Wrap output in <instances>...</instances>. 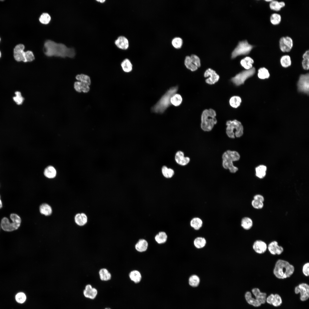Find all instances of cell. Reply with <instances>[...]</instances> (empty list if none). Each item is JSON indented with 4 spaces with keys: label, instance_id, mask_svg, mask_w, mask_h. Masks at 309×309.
<instances>
[{
    "label": "cell",
    "instance_id": "obj_8",
    "mask_svg": "<svg viewBox=\"0 0 309 309\" xmlns=\"http://www.w3.org/2000/svg\"><path fill=\"white\" fill-rule=\"evenodd\" d=\"M253 47L247 41L244 40L239 41L231 54V57L234 58L237 56L249 54Z\"/></svg>",
    "mask_w": 309,
    "mask_h": 309
},
{
    "label": "cell",
    "instance_id": "obj_64",
    "mask_svg": "<svg viewBox=\"0 0 309 309\" xmlns=\"http://www.w3.org/2000/svg\"><path fill=\"white\" fill-rule=\"evenodd\" d=\"M0 40H1V39H0Z\"/></svg>",
    "mask_w": 309,
    "mask_h": 309
},
{
    "label": "cell",
    "instance_id": "obj_57",
    "mask_svg": "<svg viewBox=\"0 0 309 309\" xmlns=\"http://www.w3.org/2000/svg\"><path fill=\"white\" fill-rule=\"evenodd\" d=\"M274 295L271 294L269 295L266 299L267 302L270 304H272V299L274 297Z\"/></svg>",
    "mask_w": 309,
    "mask_h": 309
},
{
    "label": "cell",
    "instance_id": "obj_7",
    "mask_svg": "<svg viewBox=\"0 0 309 309\" xmlns=\"http://www.w3.org/2000/svg\"><path fill=\"white\" fill-rule=\"evenodd\" d=\"M10 218L12 222L10 223L9 219L6 217L3 218L1 222V226L3 230L7 231H11L17 229L19 227L21 219L17 215L12 213L10 215Z\"/></svg>",
    "mask_w": 309,
    "mask_h": 309
},
{
    "label": "cell",
    "instance_id": "obj_36",
    "mask_svg": "<svg viewBox=\"0 0 309 309\" xmlns=\"http://www.w3.org/2000/svg\"><path fill=\"white\" fill-rule=\"evenodd\" d=\"M193 243L196 248L201 249L205 246L206 244V241L203 237H198L194 240Z\"/></svg>",
    "mask_w": 309,
    "mask_h": 309
},
{
    "label": "cell",
    "instance_id": "obj_4",
    "mask_svg": "<svg viewBox=\"0 0 309 309\" xmlns=\"http://www.w3.org/2000/svg\"><path fill=\"white\" fill-rule=\"evenodd\" d=\"M216 113L212 109L204 110L201 115V127L204 131H209L212 129L217 122L215 118Z\"/></svg>",
    "mask_w": 309,
    "mask_h": 309
},
{
    "label": "cell",
    "instance_id": "obj_54",
    "mask_svg": "<svg viewBox=\"0 0 309 309\" xmlns=\"http://www.w3.org/2000/svg\"><path fill=\"white\" fill-rule=\"evenodd\" d=\"M302 272L306 276L309 275V263H305L303 266L302 269Z\"/></svg>",
    "mask_w": 309,
    "mask_h": 309
},
{
    "label": "cell",
    "instance_id": "obj_5",
    "mask_svg": "<svg viewBox=\"0 0 309 309\" xmlns=\"http://www.w3.org/2000/svg\"><path fill=\"white\" fill-rule=\"evenodd\" d=\"M240 158V155L237 152L227 150L222 155L223 167L225 169H229L231 173H236L238 168L233 165V162L239 160Z\"/></svg>",
    "mask_w": 309,
    "mask_h": 309
},
{
    "label": "cell",
    "instance_id": "obj_33",
    "mask_svg": "<svg viewBox=\"0 0 309 309\" xmlns=\"http://www.w3.org/2000/svg\"><path fill=\"white\" fill-rule=\"evenodd\" d=\"M100 278L103 281H108L111 279V275L106 269L102 268L100 270L99 272Z\"/></svg>",
    "mask_w": 309,
    "mask_h": 309
},
{
    "label": "cell",
    "instance_id": "obj_17",
    "mask_svg": "<svg viewBox=\"0 0 309 309\" xmlns=\"http://www.w3.org/2000/svg\"><path fill=\"white\" fill-rule=\"evenodd\" d=\"M98 294L97 289L92 287L90 284L87 285L85 289L83 291V294L86 298L91 299H94L96 296Z\"/></svg>",
    "mask_w": 309,
    "mask_h": 309
},
{
    "label": "cell",
    "instance_id": "obj_12",
    "mask_svg": "<svg viewBox=\"0 0 309 309\" xmlns=\"http://www.w3.org/2000/svg\"><path fill=\"white\" fill-rule=\"evenodd\" d=\"M296 294L300 293V299L302 301L307 300L309 297V286L307 284L302 283L295 287Z\"/></svg>",
    "mask_w": 309,
    "mask_h": 309
},
{
    "label": "cell",
    "instance_id": "obj_13",
    "mask_svg": "<svg viewBox=\"0 0 309 309\" xmlns=\"http://www.w3.org/2000/svg\"><path fill=\"white\" fill-rule=\"evenodd\" d=\"M25 46L22 44L17 45L13 50V56L17 62H25Z\"/></svg>",
    "mask_w": 309,
    "mask_h": 309
},
{
    "label": "cell",
    "instance_id": "obj_56",
    "mask_svg": "<svg viewBox=\"0 0 309 309\" xmlns=\"http://www.w3.org/2000/svg\"><path fill=\"white\" fill-rule=\"evenodd\" d=\"M253 199L263 202L264 200V197L261 195L257 194L253 197Z\"/></svg>",
    "mask_w": 309,
    "mask_h": 309
},
{
    "label": "cell",
    "instance_id": "obj_43",
    "mask_svg": "<svg viewBox=\"0 0 309 309\" xmlns=\"http://www.w3.org/2000/svg\"><path fill=\"white\" fill-rule=\"evenodd\" d=\"M281 15L276 13L272 14L270 18V22L274 25H277L279 24L281 21Z\"/></svg>",
    "mask_w": 309,
    "mask_h": 309
},
{
    "label": "cell",
    "instance_id": "obj_53",
    "mask_svg": "<svg viewBox=\"0 0 309 309\" xmlns=\"http://www.w3.org/2000/svg\"><path fill=\"white\" fill-rule=\"evenodd\" d=\"M251 204L253 207L257 209H262L264 205L263 202L254 199L252 200Z\"/></svg>",
    "mask_w": 309,
    "mask_h": 309
},
{
    "label": "cell",
    "instance_id": "obj_40",
    "mask_svg": "<svg viewBox=\"0 0 309 309\" xmlns=\"http://www.w3.org/2000/svg\"><path fill=\"white\" fill-rule=\"evenodd\" d=\"M258 76L260 79H264L268 78L270 74L268 70L266 68L262 67L258 70Z\"/></svg>",
    "mask_w": 309,
    "mask_h": 309
},
{
    "label": "cell",
    "instance_id": "obj_45",
    "mask_svg": "<svg viewBox=\"0 0 309 309\" xmlns=\"http://www.w3.org/2000/svg\"><path fill=\"white\" fill-rule=\"evenodd\" d=\"M189 284L193 287H197L198 286L200 282L199 277L197 275H193L191 276L189 280Z\"/></svg>",
    "mask_w": 309,
    "mask_h": 309
},
{
    "label": "cell",
    "instance_id": "obj_21",
    "mask_svg": "<svg viewBox=\"0 0 309 309\" xmlns=\"http://www.w3.org/2000/svg\"><path fill=\"white\" fill-rule=\"evenodd\" d=\"M252 292L255 296L256 299L261 304L265 303L266 296V293L260 292V290L258 288H253L252 290Z\"/></svg>",
    "mask_w": 309,
    "mask_h": 309
},
{
    "label": "cell",
    "instance_id": "obj_55",
    "mask_svg": "<svg viewBox=\"0 0 309 309\" xmlns=\"http://www.w3.org/2000/svg\"><path fill=\"white\" fill-rule=\"evenodd\" d=\"M302 66L305 70H308L309 68V59H304L302 62Z\"/></svg>",
    "mask_w": 309,
    "mask_h": 309
},
{
    "label": "cell",
    "instance_id": "obj_24",
    "mask_svg": "<svg viewBox=\"0 0 309 309\" xmlns=\"http://www.w3.org/2000/svg\"><path fill=\"white\" fill-rule=\"evenodd\" d=\"M285 5V3L283 1L279 2L276 0H272L270 2L269 7L271 10L278 11H280Z\"/></svg>",
    "mask_w": 309,
    "mask_h": 309
},
{
    "label": "cell",
    "instance_id": "obj_9",
    "mask_svg": "<svg viewBox=\"0 0 309 309\" xmlns=\"http://www.w3.org/2000/svg\"><path fill=\"white\" fill-rule=\"evenodd\" d=\"M255 72V68L252 67L249 70H246L237 74L232 78L231 81L235 85L239 86L243 84L248 78L252 76Z\"/></svg>",
    "mask_w": 309,
    "mask_h": 309
},
{
    "label": "cell",
    "instance_id": "obj_51",
    "mask_svg": "<svg viewBox=\"0 0 309 309\" xmlns=\"http://www.w3.org/2000/svg\"><path fill=\"white\" fill-rule=\"evenodd\" d=\"M25 294L23 292H19L15 296L16 301L18 303H22L24 302L26 299Z\"/></svg>",
    "mask_w": 309,
    "mask_h": 309
},
{
    "label": "cell",
    "instance_id": "obj_38",
    "mask_svg": "<svg viewBox=\"0 0 309 309\" xmlns=\"http://www.w3.org/2000/svg\"><path fill=\"white\" fill-rule=\"evenodd\" d=\"M163 176L166 178H171L174 174V171L172 169L168 168L165 166H163L161 169Z\"/></svg>",
    "mask_w": 309,
    "mask_h": 309
},
{
    "label": "cell",
    "instance_id": "obj_60",
    "mask_svg": "<svg viewBox=\"0 0 309 309\" xmlns=\"http://www.w3.org/2000/svg\"><path fill=\"white\" fill-rule=\"evenodd\" d=\"M2 202H1V199H0V209L2 207Z\"/></svg>",
    "mask_w": 309,
    "mask_h": 309
},
{
    "label": "cell",
    "instance_id": "obj_61",
    "mask_svg": "<svg viewBox=\"0 0 309 309\" xmlns=\"http://www.w3.org/2000/svg\"><path fill=\"white\" fill-rule=\"evenodd\" d=\"M265 1H266V2H270L272 1V0H265Z\"/></svg>",
    "mask_w": 309,
    "mask_h": 309
},
{
    "label": "cell",
    "instance_id": "obj_26",
    "mask_svg": "<svg viewBox=\"0 0 309 309\" xmlns=\"http://www.w3.org/2000/svg\"><path fill=\"white\" fill-rule=\"evenodd\" d=\"M129 276L131 280L135 283L139 282L142 278L140 272L137 270L132 271L130 273Z\"/></svg>",
    "mask_w": 309,
    "mask_h": 309
},
{
    "label": "cell",
    "instance_id": "obj_58",
    "mask_svg": "<svg viewBox=\"0 0 309 309\" xmlns=\"http://www.w3.org/2000/svg\"><path fill=\"white\" fill-rule=\"evenodd\" d=\"M303 59H309V50L306 51L303 54L302 56Z\"/></svg>",
    "mask_w": 309,
    "mask_h": 309
},
{
    "label": "cell",
    "instance_id": "obj_25",
    "mask_svg": "<svg viewBox=\"0 0 309 309\" xmlns=\"http://www.w3.org/2000/svg\"><path fill=\"white\" fill-rule=\"evenodd\" d=\"M254 63L253 60L250 57L247 56L242 59L240 61L241 66L246 70H249L253 67Z\"/></svg>",
    "mask_w": 309,
    "mask_h": 309
},
{
    "label": "cell",
    "instance_id": "obj_15",
    "mask_svg": "<svg viewBox=\"0 0 309 309\" xmlns=\"http://www.w3.org/2000/svg\"><path fill=\"white\" fill-rule=\"evenodd\" d=\"M267 248L270 252L273 255H280L284 251L283 248L279 245L278 242L276 241L271 242L267 246Z\"/></svg>",
    "mask_w": 309,
    "mask_h": 309
},
{
    "label": "cell",
    "instance_id": "obj_63",
    "mask_svg": "<svg viewBox=\"0 0 309 309\" xmlns=\"http://www.w3.org/2000/svg\"><path fill=\"white\" fill-rule=\"evenodd\" d=\"M1 52L0 51V58L1 57Z\"/></svg>",
    "mask_w": 309,
    "mask_h": 309
},
{
    "label": "cell",
    "instance_id": "obj_37",
    "mask_svg": "<svg viewBox=\"0 0 309 309\" xmlns=\"http://www.w3.org/2000/svg\"><path fill=\"white\" fill-rule=\"evenodd\" d=\"M281 66L285 68L290 66L291 64V60L290 56L288 55L282 56L280 59Z\"/></svg>",
    "mask_w": 309,
    "mask_h": 309
},
{
    "label": "cell",
    "instance_id": "obj_28",
    "mask_svg": "<svg viewBox=\"0 0 309 309\" xmlns=\"http://www.w3.org/2000/svg\"><path fill=\"white\" fill-rule=\"evenodd\" d=\"M267 167L263 165H260L255 169V175L260 179L264 178L266 174Z\"/></svg>",
    "mask_w": 309,
    "mask_h": 309
},
{
    "label": "cell",
    "instance_id": "obj_22",
    "mask_svg": "<svg viewBox=\"0 0 309 309\" xmlns=\"http://www.w3.org/2000/svg\"><path fill=\"white\" fill-rule=\"evenodd\" d=\"M74 221L76 223L80 226H83L85 225L87 222L88 218L84 213H78L74 217Z\"/></svg>",
    "mask_w": 309,
    "mask_h": 309
},
{
    "label": "cell",
    "instance_id": "obj_39",
    "mask_svg": "<svg viewBox=\"0 0 309 309\" xmlns=\"http://www.w3.org/2000/svg\"><path fill=\"white\" fill-rule=\"evenodd\" d=\"M76 78L78 81L86 84L89 86L91 84L90 78L89 76L86 75L84 74H78L76 76Z\"/></svg>",
    "mask_w": 309,
    "mask_h": 309
},
{
    "label": "cell",
    "instance_id": "obj_44",
    "mask_svg": "<svg viewBox=\"0 0 309 309\" xmlns=\"http://www.w3.org/2000/svg\"><path fill=\"white\" fill-rule=\"evenodd\" d=\"M185 64L187 69L192 71H195L198 68L193 63L190 56H187L185 57Z\"/></svg>",
    "mask_w": 309,
    "mask_h": 309
},
{
    "label": "cell",
    "instance_id": "obj_49",
    "mask_svg": "<svg viewBox=\"0 0 309 309\" xmlns=\"http://www.w3.org/2000/svg\"><path fill=\"white\" fill-rule=\"evenodd\" d=\"M35 59V57L33 52L30 50L25 52V62H31Z\"/></svg>",
    "mask_w": 309,
    "mask_h": 309
},
{
    "label": "cell",
    "instance_id": "obj_1",
    "mask_svg": "<svg viewBox=\"0 0 309 309\" xmlns=\"http://www.w3.org/2000/svg\"><path fill=\"white\" fill-rule=\"evenodd\" d=\"M44 51L48 56H55L65 58H72L76 54L75 49L68 48L62 43H57L51 40H47L44 45Z\"/></svg>",
    "mask_w": 309,
    "mask_h": 309
},
{
    "label": "cell",
    "instance_id": "obj_41",
    "mask_svg": "<svg viewBox=\"0 0 309 309\" xmlns=\"http://www.w3.org/2000/svg\"><path fill=\"white\" fill-rule=\"evenodd\" d=\"M241 102V99L240 97L234 96L230 98L229 100V104L232 107L237 108L240 105Z\"/></svg>",
    "mask_w": 309,
    "mask_h": 309
},
{
    "label": "cell",
    "instance_id": "obj_19",
    "mask_svg": "<svg viewBox=\"0 0 309 309\" xmlns=\"http://www.w3.org/2000/svg\"><path fill=\"white\" fill-rule=\"evenodd\" d=\"M115 44L118 48L122 50H126L129 47L128 39L122 36H119L117 38L115 41Z\"/></svg>",
    "mask_w": 309,
    "mask_h": 309
},
{
    "label": "cell",
    "instance_id": "obj_6",
    "mask_svg": "<svg viewBox=\"0 0 309 309\" xmlns=\"http://www.w3.org/2000/svg\"><path fill=\"white\" fill-rule=\"evenodd\" d=\"M226 132L229 137L234 138L241 136L243 134V128L241 123L236 120L227 122Z\"/></svg>",
    "mask_w": 309,
    "mask_h": 309
},
{
    "label": "cell",
    "instance_id": "obj_47",
    "mask_svg": "<svg viewBox=\"0 0 309 309\" xmlns=\"http://www.w3.org/2000/svg\"><path fill=\"white\" fill-rule=\"evenodd\" d=\"M15 96L13 98V99L16 104L18 105H21L23 102L24 99L22 96L21 93L19 91H16L15 92Z\"/></svg>",
    "mask_w": 309,
    "mask_h": 309
},
{
    "label": "cell",
    "instance_id": "obj_31",
    "mask_svg": "<svg viewBox=\"0 0 309 309\" xmlns=\"http://www.w3.org/2000/svg\"><path fill=\"white\" fill-rule=\"evenodd\" d=\"M241 226L243 229L248 230L252 227L253 222L250 218L245 217L241 219Z\"/></svg>",
    "mask_w": 309,
    "mask_h": 309
},
{
    "label": "cell",
    "instance_id": "obj_18",
    "mask_svg": "<svg viewBox=\"0 0 309 309\" xmlns=\"http://www.w3.org/2000/svg\"><path fill=\"white\" fill-rule=\"evenodd\" d=\"M175 160L176 163L179 165L185 166L190 161V159L187 157H185L183 152L181 151H177L175 156Z\"/></svg>",
    "mask_w": 309,
    "mask_h": 309
},
{
    "label": "cell",
    "instance_id": "obj_27",
    "mask_svg": "<svg viewBox=\"0 0 309 309\" xmlns=\"http://www.w3.org/2000/svg\"><path fill=\"white\" fill-rule=\"evenodd\" d=\"M203 222L202 220L199 217H195L191 219L190 222V225L194 229L199 230L202 227Z\"/></svg>",
    "mask_w": 309,
    "mask_h": 309
},
{
    "label": "cell",
    "instance_id": "obj_62",
    "mask_svg": "<svg viewBox=\"0 0 309 309\" xmlns=\"http://www.w3.org/2000/svg\"><path fill=\"white\" fill-rule=\"evenodd\" d=\"M104 309H111L110 308H105Z\"/></svg>",
    "mask_w": 309,
    "mask_h": 309
},
{
    "label": "cell",
    "instance_id": "obj_30",
    "mask_svg": "<svg viewBox=\"0 0 309 309\" xmlns=\"http://www.w3.org/2000/svg\"><path fill=\"white\" fill-rule=\"evenodd\" d=\"M44 175L49 179L54 178L56 175V171L55 169L51 166H48L45 169L44 171Z\"/></svg>",
    "mask_w": 309,
    "mask_h": 309
},
{
    "label": "cell",
    "instance_id": "obj_14",
    "mask_svg": "<svg viewBox=\"0 0 309 309\" xmlns=\"http://www.w3.org/2000/svg\"><path fill=\"white\" fill-rule=\"evenodd\" d=\"M204 76L205 77L209 76L205 80L206 82L209 84H215L218 81L219 78V75L215 71L211 68L208 69L205 71Z\"/></svg>",
    "mask_w": 309,
    "mask_h": 309
},
{
    "label": "cell",
    "instance_id": "obj_3",
    "mask_svg": "<svg viewBox=\"0 0 309 309\" xmlns=\"http://www.w3.org/2000/svg\"><path fill=\"white\" fill-rule=\"evenodd\" d=\"M294 268L287 261L280 259L276 263L273 270L274 274L277 278L284 279L290 277L294 273Z\"/></svg>",
    "mask_w": 309,
    "mask_h": 309
},
{
    "label": "cell",
    "instance_id": "obj_11",
    "mask_svg": "<svg viewBox=\"0 0 309 309\" xmlns=\"http://www.w3.org/2000/svg\"><path fill=\"white\" fill-rule=\"evenodd\" d=\"M280 48L283 52H290L292 49L293 45V42L292 38L288 36L282 37L279 41Z\"/></svg>",
    "mask_w": 309,
    "mask_h": 309
},
{
    "label": "cell",
    "instance_id": "obj_20",
    "mask_svg": "<svg viewBox=\"0 0 309 309\" xmlns=\"http://www.w3.org/2000/svg\"><path fill=\"white\" fill-rule=\"evenodd\" d=\"M75 90L78 92H83L86 93L90 90L89 86L86 84L78 81L75 82L74 84Z\"/></svg>",
    "mask_w": 309,
    "mask_h": 309
},
{
    "label": "cell",
    "instance_id": "obj_29",
    "mask_svg": "<svg viewBox=\"0 0 309 309\" xmlns=\"http://www.w3.org/2000/svg\"><path fill=\"white\" fill-rule=\"evenodd\" d=\"M245 298L247 302L249 304L255 307H259L261 304L256 299L253 298L250 292H247L245 295Z\"/></svg>",
    "mask_w": 309,
    "mask_h": 309
},
{
    "label": "cell",
    "instance_id": "obj_16",
    "mask_svg": "<svg viewBox=\"0 0 309 309\" xmlns=\"http://www.w3.org/2000/svg\"><path fill=\"white\" fill-rule=\"evenodd\" d=\"M253 248L256 253L262 254L265 253L267 249L266 243L261 240L255 241L253 245Z\"/></svg>",
    "mask_w": 309,
    "mask_h": 309
},
{
    "label": "cell",
    "instance_id": "obj_32",
    "mask_svg": "<svg viewBox=\"0 0 309 309\" xmlns=\"http://www.w3.org/2000/svg\"><path fill=\"white\" fill-rule=\"evenodd\" d=\"M40 213L45 216H49L52 213L51 207L49 204L44 203L40 205L39 208Z\"/></svg>",
    "mask_w": 309,
    "mask_h": 309
},
{
    "label": "cell",
    "instance_id": "obj_35",
    "mask_svg": "<svg viewBox=\"0 0 309 309\" xmlns=\"http://www.w3.org/2000/svg\"><path fill=\"white\" fill-rule=\"evenodd\" d=\"M121 65L123 70L126 72H129L132 70V64L128 59L126 58L122 62Z\"/></svg>",
    "mask_w": 309,
    "mask_h": 309
},
{
    "label": "cell",
    "instance_id": "obj_42",
    "mask_svg": "<svg viewBox=\"0 0 309 309\" xmlns=\"http://www.w3.org/2000/svg\"><path fill=\"white\" fill-rule=\"evenodd\" d=\"M182 98L180 95L177 94H174L171 99V104L175 106H178L181 104Z\"/></svg>",
    "mask_w": 309,
    "mask_h": 309
},
{
    "label": "cell",
    "instance_id": "obj_34",
    "mask_svg": "<svg viewBox=\"0 0 309 309\" xmlns=\"http://www.w3.org/2000/svg\"><path fill=\"white\" fill-rule=\"evenodd\" d=\"M154 239L158 243L163 244L165 243L167 241V235L165 232L160 231L155 236Z\"/></svg>",
    "mask_w": 309,
    "mask_h": 309
},
{
    "label": "cell",
    "instance_id": "obj_10",
    "mask_svg": "<svg viewBox=\"0 0 309 309\" xmlns=\"http://www.w3.org/2000/svg\"><path fill=\"white\" fill-rule=\"evenodd\" d=\"M298 89L300 92L309 94V75L308 73L301 75L297 83Z\"/></svg>",
    "mask_w": 309,
    "mask_h": 309
},
{
    "label": "cell",
    "instance_id": "obj_59",
    "mask_svg": "<svg viewBox=\"0 0 309 309\" xmlns=\"http://www.w3.org/2000/svg\"><path fill=\"white\" fill-rule=\"evenodd\" d=\"M96 1H98V2H100V3H103L105 1H106L105 0H97Z\"/></svg>",
    "mask_w": 309,
    "mask_h": 309
},
{
    "label": "cell",
    "instance_id": "obj_23",
    "mask_svg": "<svg viewBox=\"0 0 309 309\" xmlns=\"http://www.w3.org/2000/svg\"><path fill=\"white\" fill-rule=\"evenodd\" d=\"M148 243L147 241L144 239H140L135 245L136 249L139 252L146 251L148 247Z\"/></svg>",
    "mask_w": 309,
    "mask_h": 309
},
{
    "label": "cell",
    "instance_id": "obj_2",
    "mask_svg": "<svg viewBox=\"0 0 309 309\" xmlns=\"http://www.w3.org/2000/svg\"><path fill=\"white\" fill-rule=\"evenodd\" d=\"M178 89L176 86L170 88L162 96L157 103L151 109L152 112L156 113H162L171 104V99L177 92Z\"/></svg>",
    "mask_w": 309,
    "mask_h": 309
},
{
    "label": "cell",
    "instance_id": "obj_46",
    "mask_svg": "<svg viewBox=\"0 0 309 309\" xmlns=\"http://www.w3.org/2000/svg\"><path fill=\"white\" fill-rule=\"evenodd\" d=\"M51 16L47 13H42L39 18V21L44 24H48L50 21Z\"/></svg>",
    "mask_w": 309,
    "mask_h": 309
},
{
    "label": "cell",
    "instance_id": "obj_52",
    "mask_svg": "<svg viewBox=\"0 0 309 309\" xmlns=\"http://www.w3.org/2000/svg\"><path fill=\"white\" fill-rule=\"evenodd\" d=\"M193 63L197 68L201 66L200 60L199 58L195 54L192 55L190 56Z\"/></svg>",
    "mask_w": 309,
    "mask_h": 309
},
{
    "label": "cell",
    "instance_id": "obj_50",
    "mask_svg": "<svg viewBox=\"0 0 309 309\" xmlns=\"http://www.w3.org/2000/svg\"><path fill=\"white\" fill-rule=\"evenodd\" d=\"M282 303V299L280 296L277 294L274 295L272 304L274 306L277 307L280 306Z\"/></svg>",
    "mask_w": 309,
    "mask_h": 309
},
{
    "label": "cell",
    "instance_id": "obj_48",
    "mask_svg": "<svg viewBox=\"0 0 309 309\" xmlns=\"http://www.w3.org/2000/svg\"><path fill=\"white\" fill-rule=\"evenodd\" d=\"M182 39L179 37H176L174 38L172 42L173 46L176 48H180L183 44Z\"/></svg>",
    "mask_w": 309,
    "mask_h": 309
}]
</instances>
